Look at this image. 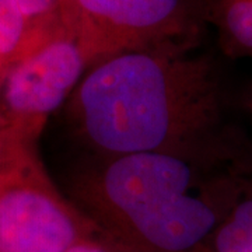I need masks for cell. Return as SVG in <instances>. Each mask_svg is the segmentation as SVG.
<instances>
[{"label":"cell","mask_w":252,"mask_h":252,"mask_svg":"<svg viewBox=\"0 0 252 252\" xmlns=\"http://www.w3.org/2000/svg\"><path fill=\"white\" fill-rule=\"evenodd\" d=\"M89 62L77 41L56 28L6 69L0 127L24 142L77 89Z\"/></svg>","instance_id":"obj_2"},{"label":"cell","mask_w":252,"mask_h":252,"mask_svg":"<svg viewBox=\"0 0 252 252\" xmlns=\"http://www.w3.org/2000/svg\"><path fill=\"white\" fill-rule=\"evenodd\" d=\"M185 0H62L58 27L89 61L144 49L178 28Z\"/></svg>","instance_id":"obj_3"},{"label":"cell","mask_w":252,"mask_h":252,"mask_svg":"<svg viewBox=\"0 0 252 252\" xmlns=\"http://www.w3.org/2000/svg\"><path fill=\"white\" fill-rule=\"evenodd\" d=\"M190 62L137 49L101 59L76 89L84 135L111 157L174 152L196 118Z\"/></svg>","instance_id":"obj_1"},{"label":"cell","mask_w":252,"mask_h":252,"mask_svg":"<svg viewBox=\"0 0 252 252\" xmlns=\"http://www.w3.org/2000/svg\"><path fill=\"white\" fill-rule=\"evenodd\" d=\"M38 42L17 0H0V63L4 72Z\"/></svg>","instance_id":"obj_7"},{"label":"cell","mask_w":252,"mask_h":252,"mask_svg":"<svg viewBox=\"0 0 252 252\" xmlns=\"http://www.w3.org/2000/svg\"><path fill=\"white\" fill-rule=\"evenodd\" d=\"M81 240L77 219L26 154L0 170V252H66Z\"/></svg>","instance_id":"obj_4"},{"label":"cell","mask_w":252,"mask_h":252,"mask_svg":"<svg viewBox=\"0 0 252 252\" xmlns=\"http://www.w3.org/2000/svg\"><path fill=\"white\" fill-rule=\"evenodd\" d=\"M217 223L215 210L190 192L126 220L129 233L156 252H189Z\"/></svg>","instance_id":"obj_6"},{"label":"cell","mask_w":252,"mask_h":252,"mask_svg":"<svg viewBox=\"0 0 252 252\" xmlns=\"http://www.w3.org/2000/svg\"><path fill=\"white\" fill-rule=\"evenodd\" d=\"M24 154L23 140L10 130L0 127V170Z\"/></svg>","instance_id":"obj_11"},{"label":"cell","mask_w":252,"mask_h":252,"mask_svg":"<svg viewBox=\"0 0 252 252\" xmlns=\"http://www.w3.org/2000/svg\"><path fill=\"white\" fill-rule=\"evenodd\" d=\"M66 252H109L108 250L102 248L98 244L91 243L87 240H81L77 244H74L72 248H69Z\"/></svg>","instance_id":"obj_12"},{"label":"cell","mask_w":252,"mask_h":252,"mask_svg":"<svg viewBox=\"0 0 252 252\" xmlns=\"http://www.w3.org/2000/svg\"><path fill=\"white\" fill-rule=\"evenodd\" d=\"M17 3L38 41L59 28L62 0H17Z\"/></svg>","instance_id":"obj_9"},{"label":"cell","mask_w":252,"mask_h":252,"mask_svg":"<svg viewBox=\"0 0 252 252\" xmlns=\"http://www.w3.org/2000/svg\"><path fill=\"white\" fill-rule=\"evenodd\" d=\"M225 26L240 45L252 49V0H234L225 13Z\"/></svg>","instance_id":"obj_10"},{"label":"cell","mask_w":252,"mask_h":252,"mask_svg":"<svg viewBox=\"0 0 252 252\" xmlns=\"http://www.w3.org/2000/svg\"><path fill=\"white\" fill-rule=\"evenodd\" d=\"M190 161L174 152H140L112 157L102 172L101 193L125 223L130 217L190 192Z\"/></svg>","instance_id":"obj_5"},{"label":"cell","mask_w":252,"mask_h":252,"mask_svg":"<svg viewBox=\"0 0 252 252\" xmlns=\"http://www.w3.org/2000/svg\"><path fill=\"white\" fill-rule=\"evenodd\" d=\"M3 74H4V67H3V64L0 63V80H1V77H3Z\"/></svg>","instance_id":"obj_13"},{"label":"cell","mask_w":252,"mask_h":252,"mask_svg":"<svg viewBox=\"0 0 252 252\" xmlns=\"http://www.w3.org/2000/svg\"><path fill=\"white\" fill-rule=\"evenodd\" d=\"M216 252H252V200L241 203L220 227Z\"/></svg>","instance_id":"obj_8"}]
</instances>
